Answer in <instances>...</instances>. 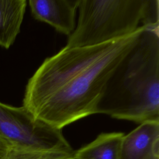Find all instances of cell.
I'll list each match as a JSON object with an SVG mask.
<instances>
[{"label":"cell","mask_w":159,"mask_h":159,"mask_svg":"<svg viewBox=\"0 0 159 159\" xmlns=\"http://www.w3.org/2000/svg\"><path fill=\"white\" fill-rule=\"evenodd\" d=\"M143 28L99 45L65 47L47 58L28 81L23 106L37 119L60 130L96 114L109 76Z\"/></svg>","instance_id":"obj_1"},{"label":"cell","mask_w":159,"mask_h":159,"mask_svg":"<svg viewBox=\"0 0 159 159\" xmlns=\"http://www.w3.org/2000/svg\"><path fill=\"white\" fill-rule=\"evenodd\" d=\"M96 114L142 124L159 121V35L146 28L109 76Z\"/></svg>","instance_id":"obj_2"},{"label":"cell","mask_w":159,"mask_h":159,"mask_svg":"<svg viewBox=\"0 0 159 159\" xmlns=\"http://www.w3.org/2000/svg\"><path fill=\"white\" fill-rule=\"evenodd\" d=\"M79 16L66 48L115 40L140 27L158 31V0H80Z\"/></svg>","instance_id":"obj_3"},{"label":"cell","mask_w":159,"mask_h":159,"mask_svg":"<svg viewBox=\"0 0 159 159\" xmlns=\"http://www.w3.org/2000/svg\"><path fill=\"white\" fill-rule=\"evenodd\" d=\"M0 136L14 147L73 151L61 130L37 119L24 106L14 107L1 102Z\"/></svg>","instance_id":"obj_4"},{"label":"cell","mask_w":159,"mask_h":159,"mask_svg":"<svg viewBox=\"0 0 159 159\" xmlns=\"http://www.w3.org/2000/svg\"><path fill=\"white\" fill-rule=\"evenodd\" d=\"M119 159H159V121H147L124 135Z\"/></svg>","instance_id":"obj_5"},{"label":"cell","mask_w":159,"mask_h":159,"mask_svg":"<svg viewBox=\"0 0 159 159\" xmlns=\"http://www.w3.org/2000/svg\"><path fill=\"white\" fill-rule=\"evenodd\" d=\"M80 0H29L33 17L46 22L58 32L70 35L75 30Z\"/></svg>","instance_id":"obj_6"},{"label":"cell","mask_w":159,"mask_h":159,"mask_svg":"<svg viewBox=\"0 0 159 159\" xmlns=\"http://www.w3.org/2000/svg\"><path fill=\"white\" fill-rule=\"evenodd\" d=\"M27 6L25 0H0V46L9 48L20 29Z\"/></svg>","instance_id":"obj_7"},{"label":"cell","mask_w":159,"mask_h":159,"mask_svg":"<svg viewBox=\"0 0 159 159\" xmlns=\"http://www.w3.org/2000/svg\"><path fill=\"white\" fill-rule=\"evenodd\" d=\"M122 132L102 133L73 153L74 159H119Z\"/></svg>","instance_id":"obj_8"},{"label":"cell","mask_w":159,"mask_h":159,"mask_svg":"<svg viewBox=\"0 0 159 159\" xmlns=\"http://www.w3.org/2000/svg\"><path fill=\"white\" fill-rule=\"evenodd\" d=\"M74 151L35 150L11 146L3 159H74Z\"/></svg>","instance_id":"obj_9"},{"label":"cell","mask_w":159,"mask_h":159,"mask_svg":"<svg viewBox=\"0 0 159 159\" xmlns=\"http://www.w3.org/2000/svg\"><path fill=\"white\" fill-rule=\"evenodd\" d=\"M11 147V145L0 136V159H3L5 157Z\"/></svg>","instance_id":"obj_10"}]
</instances>
